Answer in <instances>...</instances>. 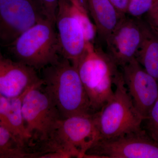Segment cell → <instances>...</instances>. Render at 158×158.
<instances>
[{"label":"cell","mask_w":158,"mask_h":158,"mask_svg":"<svg viewBox=\"0 0 158 158\" xmlns=\"http://www.w3.org/2000/svg\"><path fill=\"white\" fill-rule=\"evenodd\" d=\"M8 47L16 61L37 71L61 57L56 25L47 19L32 26Z\"/></svg>","instance_id":"4"},{"label":"cell","mask_w":158,"mask_h":158,"mask_svg":"<svg viewBox=\"0 0 158 158\" xmlns=\"http://www.w3.org/2000/svg\"><path fill=\"white\" fill-rule=\"evenodd\" d=\"M40 71L44 90L62 118L94 113L77 69L70 61L61 56Z\"/></svg>","instance_id":"1"},{"label":"cell","mask_w":158,"mask_h":158,"mask_svg":"<svg viewBox=\"0 0 158 158\" xmlns=\"http://www.w3.org/2000/svg\"><path fill=\"white\" fill-rule=\"evenodd\" d=\"M84 158H158V143L142 129L96 141Z\"/></svg>","instance_id":"7"},{"label":"cell","mask_w":158,"mask_h":158,"mask_svg":"<svg viewBox=\"0 0 158 158\" xmlns=\"http://www.w3.org/2000/svg\"><path fill=\"white\" fill-rule=\"evenodd\" d=\"M43 15L46 19L56 22L59 0H36Z\"/></svg>","instance_id":"20"},{"label":"cell","mask_w":158,"mask_h":158,"mask_svg":"<svg viewBox=\"0 0 158 158\" xmlns=\"http://www.w3.org/2000/svg\"><path fill=\"white\" fill-rule=\"evenodd\" d=\"M71 8V3L68 0H59L55 25L60 56L77 68L88 43Z\"/></svg>","instance_id":"10"},{"label":"cell","mask_w":158,"mask_h":158,"mask_svg":"<svg viewBox=\"0 0 158 158\" xmlns=\"http://www.w3.org/2000/svg\"><path fill=\"white\" fill-rule=\"evenodd\" d=\"M0 158H29L25 146L0 124Z\"/></svg>","instance_id":"16"},{"label":"cell","mask_w":158,"mask_h":158,"mask_svg":"<svg viewBox=\"0 0 158 158\" xmlns=\"http://www.w3.org/2000/svg\"><path fill=\"white\" fill-rule=\"evenodd\" d=\"M37 71L4 56L0 52V95L18 97L30 88L42 85Z\"/></svg>","instance_id":"12"},{"label":"cell","mask_w":158,"mask_h":158,"mask_svg":"<svg viewBox=\"0 0 158 158\" xmlns=\"http://www.w3.org/2000/svg\"><path fill=\"white\" fill-rule=\"evenodd\" d=\"M114 85L116 88L113 96L95 113L98 140L116 138L142 130L141 125L144 118L133 104L122 72L118 71L116 74Z\"/></svg>","instance_id":"5"},{"label":"cell","mask_w":158,"mask_h":158,"mask_svg":"<svg viewBox=\"0 0 158 158\" xmlns=\"http://www.w3.org/2000/svg\"><path fill=\"white\" fill-rule=\"evenodd\" d=\"M145 120L147 121L146 131L154 140L158 143V97Z\"/></svg>","instance_id":"19"},{"label":"cell","mask_w":158,"mask_h":158,"mask_svg":"<svg viewBox=\"0 0 158 158\" xmlns=\"http://www.w3.org/2000/svg\"><path fill=\"white\" fill-rule=\"evenodd\" d=\"M72 5L79 9L87 12L89 14L88 1L87 0H68Z\"/></svg>","instance_id":"23"},{"label":"cell","mask_w":158,"mask_h":158,"mask_svg":"<svg viewBox=\"0 0 158 158\" xmlns=\"http://www.w3.org/2000/svg\"><path fill=\"white\" fill-rule=\"evenodd\" d=\"M73 14L80 24L87 42L94 44L97 31L96 26L91 22L88 13L71 4Z\"/></svg>","instance_id":"17"},{"label":"cell","mask_w":158,"mask_h":158,"mask_svg":"<svg viewBox=\"0 0 158 158\" xmlns=\"http://www.w3.org/2000/svg\"><path fill=\"white\" fill-rule=\"evenodd\" d=\"M34 86L23 98L22 111L28 136L27 149L30 158H36L62 119L43 85Z\"/></svg>","instance_id":"2"},{"label":"cell","mask_w":158,"mask_h":158,"mask_svg":"<svg viewBox=\"0 0 158 158\" xmlns=\"http://www.w3.org/2000/svg\"><path fill=\"white\" fill-rule=\"evenodd\" d=\"M135 59L158 81V38L148 27Z\"/></svg>","instance_id":"15"},{"label":"cell","mask_w":158,"mask_h":158,"mask_svg":"<svg viewBox=\"0 0 158 158\" xmlns=\"http://www.w3.org/2000/svg\"><path fill=\"white\" fill-rule=\"evenodd\" d=\"M44 19L36 0H0V44L9 46Z\"/></svg>","instance_id":"8"},{"label":"cell","mask_w":158,"mask_h":158,"mask_svg":"<svg viewBox=\"0 0 158 158\" xmlns=\"http://www.w3.org/2000/svg\"><path fill=\"white\" fill-rule=\"evenodd\" d=\"M148 26L134 19L123 16L106 41L107 54L118 67L135 59Z\"/></svg>","instance_id":"9"},{"label":"cell","mask_w":158,"mask_h":158,"mask_svg":"<svg viewBox=\"0 0 158 158\" xmlns=\"http://www.w3.org/2000/svg\"><path fill=\"white\" fill-rule=\"evenodd\" d=\"M98 139L95 113L62 118L40 158H84Z\"/></svg>","instance_id":"3"},{"label":"cell","mask_w":158,"mask_h":158,"mask_svg":"<svg viewBox=\"0 0 158 158\" xmlns=\"http://www.w3.org/2000/svg\"><path fill=\"white\" fill-rule=\"evenodd\" d=\"M89 13L93 18L97 33L106 42L122 15L109 0H87Z\"/></svg>","instance_id":"14"},{"label":"cell","mask_w":158,"mask_h":158,"mask_svg":"<svg viewBox=\"0 0 158 158\" xmlns=\"http://www.w3.org/2000/svg\"><path fill=\"white\" fill-rule=\"evenodd\" d=\"M118 67L107 53L88 43L77 69L94 113L100 110L113 96Z\"/></svg>","instance_id":"6"},{"label":"cell","mask_w":158,"mask_h":158,"mask_svg":"<svg viewBox=\"0 0 158 158\" xmlns=\"http://www.w3.org/2000/svg\"><path fill=\"white\" fill-rule=\"evenodd\" d=\"M158 3V0H131L127 14L133 17H141Z\"/></svg>","instance_id":"18"},{"label":"cell","mask_w":158,"mask_h":158,"mask_svg":"<svg viewBox=\"0 0 158 158\" xmlns=\"http://www.w3.org/2000/svg\"><path fill=\"white\" fill-rule=\"evenodd\" d=\"M30 89L16 97L6 98L0 95V124L17 138L27 151L29 138L25 127L22 106L23 98Z\"/></svg>","instance_id":"13"},{"label":"cell","mask_w":158,"mask_h":158,"mask_svg":"<svg viewBox=\"0 0 158 158\" xmlns=\"http://www.w3.org/2000/svg\"><path fill=\"white\" fill-rule=\"evenodd\" d=\"M145 15L148 26L158 38V3Z\"/></svg>","instance_id":"21"},{"label":"cell","mask_w":158,"mask_h":158,"mask_svg":"<svg viewBox=\"0 0 158 158\" xmlns=\"http://www.w3.org/2000/svg\"><path fill=\"white\" fill-rule=\"evenodd\" d=\"M130 1H131V0H130Z\"/></svg>","instance_id":"24"},{"label":"cell","mask_w":158,"mask_h":158,"mask_svg":"<svg viewBox=\"0 0 158 158\" xmlns=\"http://www.w3.org/2000/svg\"><path fill=\"white\" fill-rule=\"evenodd\" d=\"M114 8L122 15H126L130 0H109Z\"/></svg>","instance_id":"22"},{"label":"cell","mask_w":158,"mask_h":158,"mask_svg":"<svg viewBox=\"0 0 158 158\" xmlns=\"http://www.w3.org/2000/svg\"><path fill=\"white\" fill-rule=\"evenodd\" d=\"M121 68L125 85L133 104L144 120L158 98V81L135 59Z\"/></svg>","instance_id":"11"}]
</instances>
